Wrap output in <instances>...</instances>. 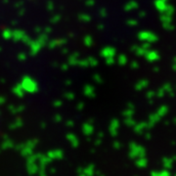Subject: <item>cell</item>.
I'll use <instances>...</instances> for the list:
<instances>
[]
</instances>
